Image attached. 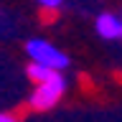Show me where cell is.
<instances>
[{"mask_svg":"<svg viewBox=\"0 0 122 122\" xmlns=\"http://www.w3.org/2000/svg\"><path fill=\"white\" fill-rule=\"evenodd\" d=\"M25 53L30 56V61H38V64H46V66L56 69V71H64L69 69V56L61 48L46 41V38H30L25 43Z\"/></svg>","mask_w":122,"mask_h":122,"instance_id":"7a4b0ae2","label":"cell"},{"mask_svg":"<svg viewBox=\"0 0 122 122\" xmlns=\"http://www.w3.org/2000/svg\"><path fill=\"white\" fill-rule=\"evenodd\" d=\"M38 5H43V8H48V10H59L61 5H64V0H36Z\"/></svg>","mask_w":122,"mask_h":122,"instance_id":"5b68a950","label":"cell"},{"mask_svg":"<svg viewBox=\"0 0 122 122\" xmlns=\"http://www.w3.org/2000/svg\"><path fill=\"white\" fill-rule=\"evenodd\" d=\"M97 33L107 41H117L122 38V15H114V13H102L97 18Z\"/></svg>","mask_w":122,"mask_h":122,"instance_id":"3957f363","label":"cell"},{"mask_svg":"<svg viewBox=\"0 0 122 122\" xmlns=\"http://www.w3.org/2000/svg\"><path fill=\"white\" fill-rule=\"evenodd\" d=\"M0 122H18V120L13 114H8V112H0Z\"/></svg>","mask_w":122,"mask_h":122,"instance_id":"8992f818","label":"cell"},{"mask_svg":"<svg viewBox=\"0 0 122 122\" xmlns=\"http://www.w3.org/2000/svg\"><path fill=\"white\" fill-rule=\"evenodd\" d=\"M64 92H66V79L61 76V71H56L53 76H48L43 81H36V89L30 92L28 104H30V109L46 112L53 104H59V99L64 97Z\"/></svg>","mask_w":122,"mask_h":122,"instance_id":"6da1fadb","label":"cell"},{"mask_svg":"<svg viewBox=\"0 0 122 122\" xmlns=\"http://www.w3.org/2000/svg\"><path fill=\"white\" fill-rule=\"evenodd\" d=\"M53 74H56V69L46 66V64H38V61H30V66H28V76L33 81H43V79H48Z\"/></svg>","mask_w":122,"mask_h":122,"instance_id":"277c9868","label":"cell"}]
</instances>
